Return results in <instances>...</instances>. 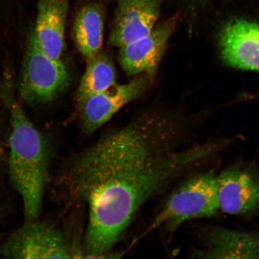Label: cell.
<instances>
[{"label": "cell", "instance_id": "obj_9", "mask_svg": "<svg viewBox=\"0 0 259 259\" xmlns=\"http://www.w3.org/2000/svg\"><path fill=\"white\" fill-rule=\"evenodd\" d=\"M191 254L195 258H259V230L240 231L206 225L197 235Z\"/></svg>", "mask_w": 259, "mask_h": 259}, {"label": "cell", "instance_id": "obj_11", "mask_svg": "<svg viewBox=\"0 0 259 259\" xmlns=\"http://www.w3.org/2000/svg\"><path fill=\"white\" fill-rule=\"evenodd\" d=\"M219 46L229 66L259 73V23L236 19L220 32Z\"/></svg>", "mask_w": 259, "mask_h": 259}, {"label": "cell", "instance_id": "obj_6", "mask_svg": "<svg viewBox=\"0 0 259 259\" xmlns=\"http://www.w3.org/2000/svg\"><path fill=\"white\" fill-rule=\"evenodd\" d=\"M220 212L247 218L259 213V166L239 160L217 174Z\"/></svg>", "mask_w": 259, "mask_h": 259}, {"label": "cell", "instance_id": "obj_12", "mask_svg": "<svg viewBox=\"0 0 259 259\" xmlns=\"http://www.w3.org/2000/svg\"><path fill=\"white\" fill-rule=\"evenodd\" d=\"M70 0H37V15L32 31L45 53L61 59L66 48L65 30Z\"/></svg>", "mask_w": 259, "mask_h": 259}, {"label": "cell", "instance_id": "obj_5", "mask_svg": "<svg viewBox=\"0 0 259 259\" xmlns=\"http://www.w3.org/2000/svg\"><path fill=\"white\" fill-rule=\"evenodd\" d=\"M0 253L16 259L82 258L58 226L38 219L25 222L6 239Z\"/></svg>", "mask_w": 259, "mask_h": 259}, {"label": "cell", "instance_id": "obj_1", "mask_svg": "<svg viewBox=\"0 0 259 259\" xmlns=\"http://www.w3.org/2000/svg\"><path fill=\"white\" fill-rule=\"evenodd\" d=\"M185 127L169 113L145 109L64 158L54 195L63 213L87 206L83 258L108 257L146 203L224 151L219 140L179 149Z\"/></svg>", "mask_w": 259, "mask_h": 259}, {"label": "cell", "instance_id": "obj_7", "mask_svg": "<svg viewBox=\"0 0 259 259\" xmlns=\"http://www.w3.org/2000/svg\"><path fill=\"white\" fill-rule=\"evenodd\" d=\"M154 78L148 73L139 74L127 83H116L87 99L77 108L83 134L92 135L123 107L144 96L153 85Z\"/></svg>", "mask_w": 259, "mask_h": 259}, {"label": "cell", "instance_id": "obj_2", "mask_svg": "<svg viewBox=\"0 0 259 259\" xmlns=\"http://www.w3.org/2000/svg\"><path fill=\"white\" fill-rule=\"evenodd\" d=\"M9 85H3L0 96L11 116L9 174L20 196L25 222L38 219L47 185L51 148L47 139L28 117Z\"/></svg>", "mask_w": 259, "mask_h": 259}, {"label": "cell", "instance_id": "obj_4", "mask_svg": "<svg viewBox=\"0 0 259 259\" xmlns=\"http://www.w3.org/2000/svg\"><path fill=\"white\" fill-rule=\"evenodd\" d=\"M70 78L67 67L61 59L49 57L29 34L20 84L21 97L32 105L53 102L66 92Z\"/></svg>", "mask_w": 259, "mask_h": 259}, {"label": "cell", "instance_id": "obj_10", "mask_svg": "<svg viewBox=\"0 0 259 259\" xmlns=\"http://www.w3.org/2000/svg\"><path fill=\"white\" fill-rule=\"evenodd\" d=\"M164 0H116L108 38L120 48L150 33L157 23Z\"/></svg>", "mask_w": 259, "mask_h": 259}, {"label": "cell", "instance_id": "obj_3", "mask_svg": "<svg viewBox=\"0 0 259 259\" xmlns=\"http://www.w3.org/2000/svg\"><path fill=\"white\" fill-rule=\"evenodd\" d=\"M217 174L210 169L186 178L165 199L149 231L157 229L170 236L186 223L220 214Z\"/></svg>", "mask_w": 259, "mask_h": 259}, {"label": "cell", "instance_id": "obj_13", "mask_svg": "<svg viewBox=\"0 0 259 259\" xmlns=\"http://www.w3.org/2000/svg\"><path fill=\"white\" fill-rule=\"evenodd\" d=\"M105 16L103 0H86L74 16L73 39L77 50L87 60L102 50Z\"/></svg>", "mask_w": 259, "mask_h": 259}, {"label": "cell", "instance_id": "obj_8", "mask_svg": "<svg viewBox=\"0 0 259 259\" xmlns=\"http://www.w3.org/2000/svg\"><path fill=\"white\" fill-rule=\"evenodd\" d=\"M179 19V14L171 16L156 24L150 33L119 48V63L127 75L146 73L155 76Z\"/></svg>", "mask_w": 259, "mask_h": 259}, {"label": "cell", "instance_id": "obj_14", "mask_svg": "<svg viewBox=\"0 0 259 259\" xmlns=\"http://www.w3.org/2000/svg\"><path fill=\"white\" fill-rule=\"evenodd\" d=\"M116 83V72L111 56L100 51L87 60L85 72L80 81L75 99L77 108L91 97L101 93Z\"/></svg>", "mask_w": 259, "mask_h": 259}]
</instances>
